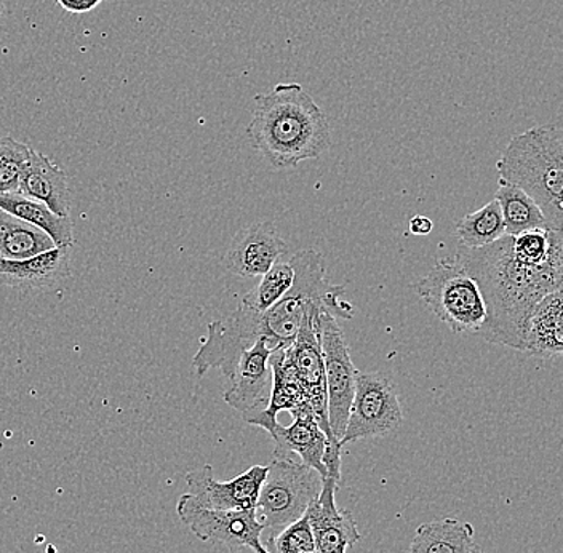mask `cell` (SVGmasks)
<instances>
[{"mask_svg": "<svg viewBox=\"0 0 563 553\" xmlns=\"http://www.w3.org/2000/svg\"><path fill=\"white\" fill-rule=\"evenodd\" d=\"M562 231L503 235L482 248L460 246L455 258L474 278L485 305L477 334L523 352L528 320L545 295L563 290Z\"/></svg>", "mask_w": 563, "mask_h": 553, "instance_id": "6da1fadb", "label": "cell"}, {"mask_svg": "<svg viewBox=\"0 0 563 553\" xmlns=\"http://www.w3.org/2000/svg\"><path fill=\"white\" fill-rule=\"evenodd\" d=\"M246 136L274 168H294L314 161L330 147V126L314 98L301 84H279L256 95Z\"/></svg>", "mask_w": 563, "mask_h": 553, "instance_id": "7a4b0ae2", "label": "cell"}, {"mask_svg": "<svg viewBox=\"0 0 563 553\" xmlns=\"http://www.w3.org/2000/svg\"><path fill=\"white\" fill-rule=\"evenodd\" d=\"M498 183L528 193L552 231L563 225V132L561 123L533 126L512 136L496 162Z\"/></svg>", "mask_w": 563, "mask_h": 553, "instance_id": "3957f363", "label": "cell"}, {"mask_svg": "<svg viewBox=\"0 0 563 553\" xmlns=\"http://www.w3.org/2000/svg\"><path fill=\"white\" fill-rule=\"evenodd\" d=\"M290 264L295 273L294 285L260 319V336L269 340L274 352L294 344L302 317L311 308H319L334 319L351 320L355 313L350 302L341 301L346 285H333L327 280L322 253L299 250Z\"/></svg>", "mask_w": 563, "mask_h": 553, "instance_id": "277c9868", "label": "cell"}, {"mask_svg": "<svg viewBox=\"0 0 563 553\" xmlns=\"http://www.w3.org/2000/svg\"><path fill=\"white\" fill-rule=\"evenodd\" d=\"M323 478L295 457L274 460L267 466L255 512L269 539L305 516L322 491Z\"/></svg>", "mask_w": 563, "mask_h": 553, "instance_id": "5b68a950", "label": "cell"}, {"mask_svg": "<svg viewBox=\"0 0 563 553\" xmlns=\"http://www.w3.org/2000/svg\"><path fill=\"white\" fill-rule=\"evenodd\" d=\"M417 294L434 316L455 333H478L485 305L474 278L453 258L438 261L417 284Z\"/></svg>", "mask_w": 563, "mask_h": 553, "instance_id": "8992f818", "label": "cell"}, {"mask_svg": "<svg viewBox=\"0 0 563 553\" xmlns=\"http://www.w3.org/2000/svg\"><path fill=\"white\" fill-rule=\"evenodd\" d=\"M319 308H311L302 317L297 338L290 346L295 368H297L299 383L305 390L306 401L314 411L320 429L329 440L323 464L327 468V477L341 482V446L333 435L329 422V397H327L325 366H323L322 349L319 341Z\"/></svg>", "mask_w": 563, "mask_h": 553, "instance_id": "52a82bcc", "label": "cell"}, {"mask_svg": "<svg viewBox=\"0 0 563 553\" xmlns=\"http://www.w3.org/2000/svg\"><path fill=\"white\" fill-rule=\"evenodd\" d=\"M404 424L402 405L396 384L382 373H358L341 449L357 440L375 439L399 431Z\"/></svg>", "mask_w": 563, "mask_h": 553, "instance_id": "ba28073f", "label": "cell"}, {"mask_svg": "<svg viewBox=\"0 0 563 553\" xmlns=\"http://www.w3.org/2000/svg\"><path fill=\"white\" fill-rule=\"evenodd\" d=\"M176 513L200 541L227 545L231 553H242L244 549L269 553L262 542L264 527L256 519L255 509H203L186 493L176 504Z\"/></svg>", "mask_w": 563, "mask_h": 553, "instance_id": "9c48e42d", "label": "cell"}, {"mask_svg": "<svg viewBox=\"0 0 563 553\" xmlns=\"http://www.w3.org/2000/svg\"><path fill=\"white\" fill-rule=\"evenodd\" d=\"M320 349L325 366L327 397H329V422L333 435L340 442L346 431L347 416L354 398L357 369L351 361L346 338L336 319L327 312L317 317Z\"/></svg>", "mask_w": 563, "mask_h": 553, "instance_id": "30bf717a", "label": "cell"}, {"mask_svg": "<svg viewBox=\"0 0 563 553\" xmlns=\"http://www.w3.org/2000/svg\"><path fill=\"white\" fill-rule=\"evenodd\" d=\"M274 347L267 338H258L252 347L242 352L234 375L229 379L231 386L224 392L229 407L244 416L245 421L266 410L273 389V368L269 357Z\"/></svg>", "mask_w": 563, "mask_h": 553, "instance_id": "8fae6325", "label": "cell"}, {"mask_svg": "<svg viewBox=\"0 0 563 553\" xmlns=\"http://www.w3.org/2000/svg\"><path fill=\"white\" fill-rule=\"evenodd\" d=\"M267 466H253L232 480L214 478L210 464L188 472L186 488L197 506L211 510H252L256 507Z\"/></svg>", "mask_w": 563, "mask_h": 553, "instance_id": "7c38bea8", "label": "cell"}, {"mask_svg": "<svg viewBox=\"0 0 563 553\" xmlns=\"http://www.w3.org/2000/svg\"><path fill=\"white\" fill-rule=\"evenodd\" d=\"M288 245L276 225L264 221L242 229L229 245L227 267L234 276L263 277L287 253Z\"/></svg>", "mask_w": 563, "mask_h": 553, "instance_id": "4fadbf2b", "label": "cell"}, {"mask_svg": "<svg viewBox=\"0 0 563 553\" xmlns=\"http://www.w3.org/2000/svg\"><path fill=\"white\" fill-rule=\"evenodd\" d=\"M338 482L323 478L322 491L306 510V519L314 534L317 553H346L361 541L357 523L350 510L336 506Z\"/></svg>", "mask_w": 563, "mask_h": 553, "instance_id": "5bb4252c", "label": "cell"}, {"mask_svg": "<svg viewBox=\"0 0 563 553\" xmlns=\"http://www.w3.org/2000/svg\"><path fill=\"white\" fill-rule=\"evenodd\" d=\"M294 422L287 428L277 424L269 433L271 439L276 443L274 460H287V457H299V463L314 468L322 477H327L325 457L329 450V440L317 422L314 411L309 405L301 410L291 413Z\"/></svg>", "mask_w": 563, "mask_h": 553, "instance_id": "9a60e30c", "label": "cell"}, {"mask_svg": "<svg viewBox=\"0 0 563 553\" xmlns=\"http://www.w3.org/2000/svg\"><path fill=\"white\" fill-rule=\"evenodd\" d=\"M70 276V246H55L33 258L0 259V284L18 290L51 288Z\"/></svg>", "mask_w": 563, "mask_h": 553, "instance_id": "2e32d148", "label": "cell"}, {"mask_svg": "<svg viewBox=\"0 0 563 553\" xmlns=\"http://www.w3.org/2000/svg\"><path fill=\"white\" fill-rule=\"evenodd\" d=\"M269 364L273 368V389H271L269 405L262 413L246 421L249 424L264 429L267 433L273 432L274 428L279 424L277 414L280 411H288L291 414L308 405L305 390H302L301 383H299L290 347L273 352Z\"/></svg>", "mask_w": 563, "mask_h": 553, "instance_id": "e0dca14e", "label": "cell"}, {"mask_svg": "<svg viewBox=\"0 0 563 553\" xmlns=\"http://www.w3.org/2000/svg\"><path fill=\"white\" fill-rule=\"evenodd\" d=\"M20 193L44 203L59 217L69 214L68 174L38 151H30L21 175Z\"/></svg>", "mask_w": 563, "mask_h": 553, "instance_id": "ac0fdd59", "label": "cell"}, {"mask_svg": "<svg viewBox=\"0 0 563 553\" xmlns=\"http://www.w3.org/2000/svg\"><path fill=\"white\" fill-rule=\"evenodd\" d=\"M533 357L552 361L563 352V290L545 295L528 320L526 349Z\"/></svg>", "mask_w": 563, "mask_h": 553, "instance_id": "d6986e66", "label": "cell"}, {"mask_svg": "<svg viewBox=\"0 0 563 553\" xmlns=\"http://www.w3.org/2000/svg\"><path fill=\"white\" fill-rule=\"evenodd\" d=\"M474 527L457 519L422 523L411 541L410 553H473Z\"/></svg>", "mask_w": 563, "mask_h": 553, "instance_id": "ffe728a7", "label": "cell"}, {"mask_svg": "<svg viewBox=\"0 0 563 553\" xmlns=\"http://www.w3.org/2000/svg\"><path fill=\"white\" fill-rule=\"evenodd\" d=\"M0 210L42 229L55 246H73L74 229L69 217H59L51 208L23 193H0Z\"/></svg>", "mask_w": 563, "mask_h": 553, "instance_id": "44dd1931", "label": "cell"}, {"mask_svg": "<svg viewBox=\"0 0 563 553\" xmlns=\"http://www.w3.org/2000/svg\"><path fill=\"white\" fill-rule=\"evenodd\" d=\"M55 248L42 229L0 210V259L20 261Z\"/></svg>", "mask_w": 563, "mask_h": 553, "instance_id": "7402d4cb", "label": "cell"}, {"mask_svg": "<svg viewBox=\"0 0 563 553\" xmlns=\"http://www.w3.org/2000/svg\"><path fill=\"white\" fill-rule=\"evenodd\" d=\"M495 200L501 208L506 235L516 237L523 232L548 228L543 211L522 189L508 183H498Z\"/></svg>", "mask_w": 563, "mask_h": 553, "instance_id": "603a6c76", "label": "cell"}, {"mask_svg": "<svg viewBox=\"0 0 563 553\" xmlns=\"http://www.w3.org/2000/svg\"><path fill=\"white\" fill-rule=\"evenodd\" d=\"M506 235L501 208L495 199L481 210L464 214L456 224V237L463 248H482Z\"/></svg>", "mask_w": 563, "mask_h": 553, "instance_id": "cb8c5ba5", "label": "cell"}, {"mask_svg": "<svg viewBox=\"0 0 563 553\" xmlns=\"http://www.w3.org/2000/svg\"><path fill=\"white\" fill-rule=\"evenodd\" d=\"M294 278V266H291L290 261L284 263L279 259L264 274L258 287L253 288L250 294L242 298L241 305L249 308L250 311L264 313L290 290Z\"/></svg>", "mask_w": 563, "mask_h": 553, "instance_id": "d4e9b609", "label": "cell"}, {"mask_svg": "<svg viewBox=\"0 0 563 553\" xmlns=\"http://www.w3.org/2000/svg\"><path fill=\"white\" fill-rule=\"evenodd\" d=\"M31 147L12 136L0 139V193L20 192L21 175L26 168Z\"/></svg>", "mask_w": 563, "mask_h": 553, "instance_id": "484cf974", "label": "cell"}, {"mask_svg": "<svg viewBox=\"0 0 563 553\" xmlns=\"http://www.w3.org/2000/svg\"><path fill=\"white\" fill-rule=\"evenodd\" d=\"M271 553H317L314 534L306 516L288 524L276 537L267 539Z\"/></svg>", "mask_w": 563, "mask_h": 553, "instance_id": "4316f807", "label": "cell"}, {"mask_svg": "<svg viewBox=\"0 0 563 553\" xmlns=\"http://www.w3.org/2000/svg\"><path fill=\"white\" fill-rule=\"evenodd\" d=\"M103 0H58L63 9L73 13H86L93 10L95 7L100 5Z\"/></svg>", "mask_w": 563, "mask_h": 553, "instance_id": "83f0119b", "label": "cell"}, {"mask_svg": "<svg viewBox=\"0 0 563 553\" xmlns=\"http://www.w3.org/2000/svg\"><path fill=\"white\" fill-rule=\"evenodd\" d=\"M408 225H410L411 234L420 235V237L431 234L432 229H434V223L428 217H422V214L411 218Z\"/></svg>", "mask_w": 563, "mask_h": 553, "instance_id": "f1b7e54d", "label": "cell"}, {"mask_svg": "<svg viewBox=\"0 0 563 553\" xmlns=\"http://www.w3.org/2000/svg\"><path fill=\"white\" fill-rule=\"evenodd\" d=\"M2 13H3V3H2V0H0V20H2Z\"/></svg>", "mask_w": 563, "mask_h": 553, "instance_id": "f546056e", "label": "cell"}, {"mask_svg": "<svg viewBox=\"0 0 563 553\" xmlns=\"http://www.w3.org/2000/svg\"><path fill=\"white\" fill-rule=\"evenodd\" d=\"M473 553H485L482 549L475 548Z\"/></svg>", "mask_w": 563, "mask_h": 553, "instance_id": "4dcf8cb0", "label": "cell"}, {"mask_svg": "<svg viewBox=\"0 0 563 553\" xmlns=\"http://www.w3.org/2000/svg\"><path fill=\"white\" fill-rule=\"evenodd\" d=\"M271 553V552H269Z\"/></svg>", "mask_w": 563, "mask_h": 553, "instance_id": "1f68e13d", "label": "cell"}]
</instances>
